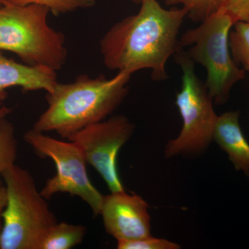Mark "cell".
I'll list each match as a JSON object with an SVG mask.
<instances>
[{"instance_id": "cell-14", "label": "cell", "mask_w": 249, "mask_h": 249, "mask_svg": "<svg viewBox=\"0 0 249 249\" xmlns=\"http://www.w3.org/2000/svg\"><path fill=\"white\" fill-rule=\"evenodd\" d=\"M229 34V46L232 58L237 65L249 71V22L239 21L233 24Z\"/></svg>"}, {"instance_id": "cell-16", "label": "cell", "mask_w": 249, "mask_h": 249, "mask_svg": "<svg viewBox=\"0 0 249 249\" xmlns=\"http://www.w3.org/2000/svg\"><path fill=\"white\" fill-rule=\"evenodd\" d=\"M18 6L40 4L47 6L55 16L73 12L77 10L89 9L96 4L95 0H6Z\"/></svg>"}, {"instance_id": "cell-2", "label": "cell", "mask_w": 249, "mask_h": 249, "mask_svg": "<svg viewBox=\"0 0 249 249\" xmlns=\"http://www.w3.org/2000/svg\"><path fill=\"white\" fill-rule=\"evenodd\" d=\"M131 76L124 71L111 78L82 74L72 83H57L47 92V109L33 129L56 132L67 140L87 126L105 120L127 96Z\"/></svg>"}, {"instance_id": "cell-6", "label": "cell", "mask_w": 249, "mask_h": 249, "mask_svg": "<svg viewBox=\"0 0 249 249\" xmlns=\"http://www.w3.org/2000/svg\"><path fill=\"white\" fill-rule=\"evenodd\" d=\"M174 55L183 73L181 89L177 93L175 102L183 124L178 137L165 146L166 158L204 152L213 141L218 117L214 110L213 100L196 76L194 62L182 49H178Z\"/></svg>"}, {"instance_id": "cell-19", "label": "cell", "mask_w": 249, "mask_h": 249, "mask_svg": "<svg viewBox=\"0 0 249 249\" xmlns=\"http://www.w3.org/2000/svg\"><path fill=\"white\" fill-rule=\"evenodd\" d=\"M7 196H6V188L4 184L0 181V237L2 230V214L6 207Z\"/></svg>"}, {"instance_id": "cell-9", "label": "cell", "mask_w": 249, "mask_h": 249, "mask_svg": "<svg viewBox=\"0 0 249 249\" xmlns=\"http://www.w3.org/2000/svg\"><path fill=\"white\" fill-rule=\"evenodd\" d=\"M148 204L142 196L125 191L103 196L100 214L106 232L117 241L151 235Z\"/></svg>"}, {"instance_id": "cell-17", "label": "cell", "mask_w": 249, "mask_h": 249, "mask_svg": "<svg viewBox=\"0 0 249 249\" xmlns=\"http://www.w3.org/2000/svg\"><path fill=\"white\" fill-rule=\"evenodd\" d=\"M180 246L165 239L149 235L142 238L117 241L118 249H178Z\"/></svg>"}, {"instance_id": "cell-8", "label": "cell", "mask_w": 249, "mask_h": 249, "mask_svg": "<svg viewBox=\"0 0 249 249\" xmlns=\"http://www.w3.org/2000/svg\"><path fill=\"white\" fill-rule=\"evenodd\" d=\"M134 129L135 125L127 116L116 115L87 126L67 140L80 147L88 164L101 175L111 193H114L124 191L118 172V155Z\"/></svg>"}, {"instance_id": "cell-1", "label": "cell", "mask_w": 249, "mask_h": 249, "mask_svg": "<svg viewBox=\"0 0 249 249\" xmlns=\"http://www.w3.org/2000/svg\"><path fill=\"white\" fill-rule=\"evenodd\" d=\"M137 14L114 24L100 41L108 70L132 75L151 70L152 80L168 79V59L178 49V38L187 11L165 9L157 0H143Z\"/></svg>"}, {"instance_id": "cell-3", "label": "cell", "mask_w": 249, "mask_h": 249, "mask_svg": "<svg viewBox=\"0 0 249 249\" xmlns=\"http://www.w3.org/2000/svg\"><path fill=\"white\" fill-rule=\"evenodd\" d=\"M50 10L40 4L0 7V51L12 52L24 63L61 70L67 58L65 36L49 25Z\"/></svg>"}, {"instance_id": "cell-12", "label": "cell", "mask_w": 249, "mask_h": 249, "mask_svg": "<svg viewBox=\"0 0 249 249\" xmlns=\"http://www.w3.org/2000/svg\"><path fill=\"white\" fill-rule=\"evenodd\" d=\"M86 228L78 224L57 222L50 228L39 249H70L83 242Z\"/></svg>"}, {"instance_id": "cell-22", "label": "cell", "mask_w": 249, "mask_h": 249, "mask_svg": "<svg viewBox=\"0 0 249 249\" xmlns=\"http://www.w3.org/2000/svg\"><path fill=\"white\" fill-rule=\"evenodd\" d=\"M4 0H0V7L4 4Z\"/></svg>"}, {"instance_id": "cell-13", "label": "cell", "mask_w": 249, "mask_h": 249, "mask_svg": "<svg viewBox=\"0 0 249 249\" xmlns=\"http://www.w3.org/2000/svg\"><path fill=\"white\" fill-rule=\"evenodd\" d=\"M9 109H0V177L3 172L16 164L18 141L14 124L6 118Z\"/></svg>"}, {"instance_id": "cell-11", "label": "cell", "mask_w": 249, "mask_h": 249, "mask_svg": "<svg viewBox=\"0 0 249 249\" xmlns=\"http://www.w3.org/2000/svg\"><path fill=\"white\" fill-rule=\"evenodd\" d=\"M239 119V111L218 116L213 140L227 154L235 170L243 172L249 178V144L242 133Z\"/></svg>"}, {"instance_id": "cell-15", "label": "cell", "mask_w": 249, "mask_h": 249, "mask_svg": "<svg viewBox=\"0 0 249 249\" xmlns=\"http://www.w3.org/2000/svg\"><path fill=\"white\" fill-rule=\"evenodd\" d=\"M168 6L181 5L187 11V17L201 22L222 8L224 0H164Z\"/></svg>"}, {"instance_id": "cell-23", "label": "cell", "mask_w": 249, "mask_h": 249, "mask_svg": "<svg viewBox=\"0 0 249 249\" xmlns=\"http://www.w3.org/2000/svg\"></svg>"}, {"instance_id": "cell-5", "label": "cell", "mask_w": 249, "mask_h": 249, "mask_svg": "<svg viewBox=\"0 0 249 249\" xmlns=\"http://www.w3.org/2000/svg\"><path fill=\"white\" fill-rule=\"evenodd\" d=\"M234 22L222 9L188 29L178 40V49L188 47L185 52L193 62L207 71L206 86L213 102H227L232 87L245 79L246 71L235 63L231 53L229 34Z\"/></svg>"}, {"instance_id": "cell-7", "label": "cell", "mask_w": 249, "mask_h": 249, "mask_svg": "<svg viewBox=\"0 0 249 249\" xmlns=\"http://www.w3.org/2000/svg\"><path fill=\"white\" fill-rule=\"evenodd\" d=\"M25 142L39 155L48 157L55 165L56 173L40 191L46 199L60 193L80 197L89 206L93 215L100 214L103 196L90 181L87 160L75 142L58 140L34 129L24 135Z\"/></svg>"}, {"instance_id": "cell-4", "label": "cell", "mask_w": 249, "mask_h": 249, "mask_svg": "<svg viewBox=\"0 0 249 249\" xmlns=\"http://www.w3.org/2000/svg\"><path fill=\"white\" fill-rule=\"evenodd\" d=\"M1 178L7 201L0 249H39L46 233L58 222L55 214L27 170L14 164L3 172Z\"/></svg>"}, {"instance_id": "cell-21", "label": "cell", "mask_w": 249, "mask_h": 249, "mask_svg": "<svg viewBox=\"0 0 249 249\" xmlns=\"http://www.w3.org/2000/svg\"><path fill=\"white\" fill-rule=\"evenodd\" d=\"M5 97H6V92L0 93V104H1V101L4 99Z\"/></svg>"}, {"instance_id": "cell-18", "label": "cell", "mask_w": 249, "mask_h": 249, "mask_svg": "<svg viewBox=\"0 0 249 249\" xmlns=\"http://www.w3.org/2000/svg\"><path fill=\"white\" fill-rule=\"evenodd\" d=\"M221 9L231 16L234 24L239 21L249 22V0H224Z\"/></svg>"}, {"instance_id": "cell-10", "label": "cell", "mask_w": 249, "mask_h": 249, "mask_svg": "<svg viewBox=\"0 0 249 249\" xmlns=\"http://www.w3.org/2000/svg\"><path fill=\"white\" fill-rule=\"evenodd\" d=\"M56 71L46 67L19 63L5 57L0 51V93L19 87L26 91H52L58 83Z\"/></svg>"}, {"instance_id": "cell-20", "label": "cell", "mask_w": 249, "mask_h": 249, "mask_svg": "<svg viewBox=\"0 0 249 249\" xmlns=\"http://www.w3.org/2000/svg\"><path fill=\"white\" fill-rule=\"evenodd\" d=\"M131 2L134 3L135 4H141L143 0H128Z\"/></svg>"}]
</instances>
